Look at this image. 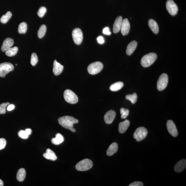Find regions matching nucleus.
<instances>
[{
  "label": "nucleus",
  "instance_id": "1",
  "mask_svg": "<svg viewBox=\"0 0 186 186\" xmlns=\"http://www.w3.org/2000/svg\"><path fill=\"white\" fill-rule=\"evenodd\" d=\"M59 124L63 127L69 129L73 132H75L76 130L73 128L74 124L78 123V120L72 116H65L59 118Z\"/></svg>",
  "mask_w": 186,
  "mask_h": 186
},
{
  "label": "nucleus",
  "instance_id": "2",
  "mask_svg": "<svg viewBox=\"0 0 186 186\" xmlns=\"http://www.w3.org/2000/svg\"><path fill=\"white\" fill-rule=\"evenodd\" d=\"M157 56L155 53H151L145 55L142 58L141 63L142 66L144 67L150 66L154 63L156 60Z\"/></svg>",
  "mask_w": 186,
  "mask_h": 186
},
{
  "label": "nucleus",
  "instance_id": "3",
  "mask_svg": "<svg viewBox=\"0 0 186 186\" xmlns=\"http://www.w3.org/2000/svg\"><path fill=\"white\" fill-rule=\"evenodd\" d=\"M93 165L92 161L89 159H85L81 161L76 166V169L79 171H86L91 168Z\"/></svg>",
  "mask_w": 186,
  "mask_h": 186
},
{
  "label": "nucleus",
  "instance_id": "4",
  "mask_svg": "<svg viewBox=\"0 0 186 186\" xmlns=\"http://www.w3.org/2000/svg\"><path fill=\"white\" fill-rule=\"evenodd\" d=\"M64 97L66 101L69 104H74L78 102V98L76 94L70 90H66L64 91Z\"/></svg>",
  "mask_w": 186,
  "mask_h": 186
},
{
  "label": "nucleus",
  "instance_id": "5",
  "mask_svg": "<svg viewBox=\"0 0 186 186\" xmlns=\"http://www.w3.org/2000/svg\"><path fill=\"white\" fill-rule=\"evenodd\" d=\"M103 67L104 66L101 62H95L90 64L88 67L87 70L89 74L94 75L100 72L102 70Z\"/></svg>",
  "mask_w": 186,
  "mask_h": 186
},
{
  "label": "nucleus",
  "instance_id": "6",
  "mask_svg": "<svg viewBox=\"0 0 186 186\" xmlns=\"http://www.w3.org/2000/svg\"><path fill=\"white\" fill-rule=\"evenodd\" d=\"M14 69V66L9 62H5L0 64V77L4 78L6 74L12 72Z\"/></svg>",
  "mask_w": 186,
  "mask_h": 186
},
{
  "label": "nucleus",
  "instance_id": "7",
  "mask_svg": "<svg viewBox=\"0 0 186 186\" xmlns=\"http://www.w3.org/2000/svg\"><path fill=\"white\" fill-rule=\"evenodd\" d=\"M148 132L146 128L143 127H140L134 132L133 137L136 141H140L146 138Z\"/></svg>",
  "mask_w": 186,
  "mask_h": 186
},
{
  "label": "nucleus",
  "instance_id": "8",
  "mask_svg": "<svg viewBox=\"0 0 186 186\" xmlns=\"http://www.w3.org/2000/svg\"><path fill=\"white\" fill-rule=\"evenodd\" d=\"M168 83V77L166 74H163L159 78L157 84V89L159 91H162L167 87Z\"/></svg>",
  "mask_w": 186,
  "mask_h": 186
},
{
  "label": "nucleus",
  "instance_id": "9",
  "mask_svg": "<svg viewBox=\"0 0 186 186\" xmlns=\"http://www.w3.org/2000/svg\"><path fill=\"white\" fill-rule=\"evenodd\" d=\"M72 36L74 41L76 44L80 45L82 41L83 33L80 29H74L72 32Z\"/></svg>",
  "mask_w": 186,
  "mask_h": 186
},
{
  "label": "nucleus",
  "instance_id": "10",
  "mask_svg": "<svg viewBox=\"0 0 186 186\" xmlns=\"http://www.w3.org/2000/svg\"><path fill=\"white\" fill-rule=\"evenodd\" d=\"M166 8L167 11L172 16H175L178 12V7L173 0H168L167 1Z\"/></svg>",
  "mask_w": 186,
  "mask_h": 186
},
{
  "label": "nucleus",
  "instance_id": "11",
  "mask_svg": "<svg viewBox=\"0 0 186 186\" xmlns=\"http://www.w3.org/2000/svg\"><path fill=\"white\" fill-rule=\"evenodd\" d=\"M167 130L172 136L176 137L178 135V131L175 123L171 120L167 121Z\"/></svg>",
  "mask_w": 186,
  "mask_h": 186
},
{
  "label": "nucleus",
  "instance_id": "12",
  "mask_svg": "<svg viewBox=\"0 0 186 186\" xmlns=\"http://www.w3.org/2000/svg\"><path fill=\"white\" fill-rule=\"evenodd\" d=\"M130 28V23L128 20L125 18L123 20L121 28V33L123 35H128L129 33Z\"/></svg>",
  "mask_w": 186,
  "mask_h": 186
},
{
  "label": "nucleus",
  "instance_id": "13",
  "mask_svg": "<svg viewBox=\"0 0 186 186\" xmlns=\"http://www.w3.org/2000/svg\"><path fill=\"white\" fill-rule=\"evenodd\" d=\"M116 114L115 112L111 110L107 112L104 116V121L106 124H110L114 121L115 118Z\"/></svg>",
  "mask_w": 186,
  "mask_h": 186
},
{
  "label": "nucleus",
  "instance_id": "14",
  "mask_svg": "<svg viewBox=\"0 0 186 186\" xmlns=\"http://www.w3.org/2000/svg\"><path fill=\"white\" fill-rule=\"evenodd\" d=\"M13 43L14 41L12 39L10 38H6L3 42L1 50L3 52H5L8 49L11 48Z\"/></svg>",
  "mask_w": 186,
  "mask_h": 186
},
{
  "label": "nucleus",
  "instance_id": "15",
  "mask_svg": "<svg viewBox=\"0 0 186 186\" xmlns=\"http://www.w3.org/2000/svg\"><path fill=\"white\" fill-rule=\"evenodd\" d=\"M64 69L63 66L61 65L56 60L54 61L53 64V72L55 76L60 75Z\"/></svg>",
  "mask_w": 186,
  "mask_h": 186
},
{
  "label": "nucleus",
  "instance_id": "16",
  "mask_svg": "<svg viewBox=\"0 0 186 186\" xmlns=\"http://www.w3.org/2000/svg\"><path fill=\"white\" fill-rule=\"evenodd\" d=\"M122 21V17L121 16L118 17L116 19L113 26V31L114 33H117L121 30Z\"/></svg>",
  "mask_w": 186,
  "mask_h": 186
},
{
  "label": "nucleus",
  "instance_id": "17",
  "mask_svg": "<svg viewBox=\"0 0 186 186\" xmlns=\"http://www.w3.org/2000/svg\"><path fill=\"white\" fill-rule=\"evenodd\" d=\"M186 167V161L185 159H182L179 161L176 164L174 169L177 172H181L184 170Z\"/></svg>",
  "mask_w": 186,
  "mask_h": 186
},
{
  "label": "nucleus",
  "instance_id": "18",
  "mask_svg": "<svg viewBox=\"0 0 186 186\" xmlns=\"http://www.w3.org/2000/svg\"><path fill=\"white\" fill-rule=\"evenodd\" d=\"M137 45V42L134 40L130 42L126 48V54L128 56L131 55L136 50Z\"/></svg>",
  "mask_w": 186,
  "mask_h": 186
},
{
  "label": "nucleus",
  "instance_id": "19",
  "mask_svg": "<svg viewBox=\"0 0 186 186\" xmlns=\"http://www.w3.org/2000/svg\"><path fill=\"white\" fill-rule=\"evenodd\" d=\"M118 148V146L117 143H112L106 151V155L109 156L114 155L117 152Z\"/></svg>",
  "mask_w": 186,
  "mask_h": 186
},
{
  "label": "nucleus",
  "instance_id": "20",
  "mask_svg": "<svg viewBox=\"0 0 186 186\" xmlns=\"http://www.w3.org/2000/svg\"><path fill=\"white\" fill-rule=\"evenodd\" d=\"M43 156L47 159L53 161L56 160L57 159V157L55 153L50 149H47L46 153L43 154Z\"/></svg>",
  "mask_w": 186,
  "mask_h": 186
},
{
  "label": "nucleus",
  "instance_id": "21",
  "mask_svg": "<svg viewBox=\"0 0 186 186\" xmlns=\"http://www.w3.org/2000/svg\"><path fill=\"white\" fill-rule=\"evenodd\" d=\"M130 124V122L128 120H126L122 122H120L119 126V131L121 133L125 132L128 129Z\"/></svg>",
  "mask_w": 186,
  "mask_h": 186
},
{
  "label": "nucleus",
  "instance_id": "22",
  "mask_svg": "<svg viewBox=\"0 0 186 186\" xmlns=\"http://www.w3.org/2000/svg\"><path fill=\"white\" fill-rule=\"evenodd\" d=\"M149 26L154 33L157 34L159 33V27L158 23L154 20L150 19L149 21Z\"/></svg>",
  "mask_w": 186,
  "mask_h": 186
},
{
  "label": "nucleus",
  "instance_id": "23",
  "mask_svg": "<svg viewBox=\"0 0 186 186\" xmlns=\"http://www.w3.org/2000/svg\"><path fill=\"white\" fill-rule=\"evenodd\" d=\"M26 172L24 169L21 168L19 170L17 174V179L18 181L23 182L26 177Z\"/></svg>",
  "mask_w": 186,
  "mask_h": 186
},
{
  "label": "nucleus",
  "instance_id": "24",
  "mask_svg": "<svg viewBox=\"0 0 186 186\" xmlns=\"http://www.w3.org/2000/svg\"><path fill=\"white\" fill-rule=\"evenodd\" d=\"M64 141V138L63 136L60 133H57L56 135L55 138H52V143L53 144L58 145L63 143Z\"/></svg>",
  "mask_w": 186,
  "mask_h": 186
},
{
  "label": "nucleus",
  "instance_id": "25",
  "mask_svg": "<svg viewBox=\"0 0 186 186\" xmlns=\"http://www.w3.org/2000/svg\"><path fill=\"white\" fill-rule=\"evenodd\" d=\"M124 86V84L122 82H117L111 84L110 86V89L112 91H116L120 90Z\"/></svg>",
  "mask_w": 186,
  "mask_h": 186
},
{
  "label": "nucleus",
  "instance_id": "26",
  "mask_svg": "<svg viewBox=\"0 0 186 186\" xmlns=\"http://www.w3.org/2000/svg\"><path fill=\"white\" fill-rule=\"evenodd\" d=\"M18 48L17 47H14L8 49L5 52L6 55L8 57H13L16 55L17 53Z\"/></svg>",
  "mask_w": 186,
  "mask_h": 186
},
{
  "label": "nucleus",
  "instance_id": "27",
  "mask_svg": "<svg viewBox=\"0 0 186 186\" xmlns=\"http://www.w3.org/2000/svg\"><path fill=\"white\" fill-rule=\"evenodd\" d=\"M12 14L11 12L8 11L5 14L3 15V16L1 17V23H7L8 21L11 17Z\"/></svg>",
  "mask_w": 186,
  "mask_h": 186
},
{
  "label": "nucleus",
  "instance_id": "28",
  "mask_svg": "<svg viewBox=\"0 0 186 186\" xmlns=\"http://www.w3.org/2000/svg\"><path fill=\"white\" fill-rule=\"evenodd\" d=\"M46 30V26L45 25H42L40 26L38 31V35L39 38H41L45 36Z\"/></svg>",
  "mask_w": 186,
  "mask_h": 186
},
{
  "label": "nucleus",
  "instance_id": "29",
  "mask_svg": "<svg viewBox=\"0 0 186 186\" xmlns=\"http://www.w3.org/2000/svg\"><path fill=\"white\" fill-rule=\"evenodd\" d=\"M27 30V24L25 22L21 23L19 25L18 32L21 34L26 33Z\"/></svg>",
  "mask_w": 186,
  "mask_h": 186
},
{
  "label": "nucleus",
  "instance_id": "30",
  "mask_svg": "<svg viewBox=\"0 0 186 186\" xmlns=\"http://www.w3.org/2000/svg\"><path fill=\"white\" fill-rule=\"evenodd\" d=\"M126 98V99L131 101L132 104H134L136 102L138 97L136 93H133V94L127 95Z\"/></svg>",
  "mask_w": 186,
  "mask_h": 186
},
{
  "label": "nucleus",
  "instance_id": "31",
  "mask_svg": "<svg viewBox=\"0 0 186 186\" xmlns=\"http://www.w3.org/2000/svg\"><path fill=\"white\" fill-rule=\"evenodd\" d=\"M38 62V57H37L36 54L35 53H33L31 54L30 63H31L32 66H34L36 65Z\"/></svg>",
  "mask_w": 186,
  "mask_h": 186
},
{
  "label": "nucleus",
  "instance_id": "32",
  "mask_svg": "<svg viewBox=\"0 0 186 186\" xmlns=\"http://www.w3.org/2000/svg\"><path fill=\"white\" fill-rule=\"evenodd\" d=\"M10 104L9 102L3 103L0 104V114H4L6 112V108Z\"/></svg>",
  "mask_w": 186,
  "mask_h": 186
},
{
  "label": "nucleus",
  "instance_id": "33",
  "mask_svg": "<svg viewBox=\"0 0 186 186\" xmlns=\"http://www.w3.org/2000/svg\"><path fill=\"white\" fill-rule=\"evenodd\" d=\"M120 114H121V118L122 119H126L127 117L129 114V110L127 109H125L124 108H121Z\"/></svg>",
  "mask_w": 186,
  "mask_h": 186
},
{
  "label": "nucleus",
  "instance_id": "34",
  "mask_svg": "<svg viewBox=\"0 0 186 186\" xmlns=\"http://www.w3.org/2000/svg\"><path fill=\"white\" fill-rule=\"evenodd\" d=\"M47 11L46 8L45 7H41L39 9L37 14L39 17L40 18H42L44 16Z\"/></svg>",
  "mask_w": 186,
  "mask_h": 186
},
{
  "label": "nucleus",
  "instance_id": "35",
  "mask_svg": "<svg viewBox=\"0 0 186 186\" xmlns=\"http://www.w3.org/2000/svg\"><path fill=\"white\" fill-rule=\"evenodd\" d=\"M18 135L19 137L23 139H27L28 138L29 135L27 134L26 132L23 130H20L18 133Z\"/></svg>",
  "mask_w": 186,
  "mask_h": 186
},
{
  "label": "nucleus",
  "instance_id": "36",
  "mask_svg": "<svg viewBox=\"0 0 186 186\" xmlns=\"http://www.w3.org/2000/svg\"><path fill=\"white\" fill-rule=\"evenodd\" d=\"M6 145V141L4 138H0V150L5 148Z\"/></svg>",
  "mask_w": 186,
  "mask_h": 186
},
{
  "label": "nucleus",
  "instance_id": "37",
  "mask_svg": "<svg viewBox=\"0 0 186 186\" xmlns=\"http://www.w3.org/2000/svg\"><path fill=\"white\" fill-rule=\"evenodd\" d=\"M102 33L104 35H111V33L110 31L109 28L108 27H106L103 30Z\"/></svg>",
  "mask_w": 186,
  "mask_h": 186
},
{
  "label": "nucleus",
  "instance_id": "38",
  "mask_svg": "<svg viewBox=\"0 0 186 186\" xmlns=\"http://www.w3.org/2000/svg\"><path fill=\"white\" fill-rule=\"evenodd\" d=\"M143 184L142 182L139 181L134 182L130 184L129 186H143Z\"/></svg>",
  "mask_w": 186,
  "mask_h": 186
},
{
  "label": "nucleus",
  "instance_id": "39",
  "mask_svg": "<svg viewBox=\"0 0 186 186\" xmlns=\"http://www.w3.org/2000/svg\"><path fill=\"white\" fill-rule=\"evenodd\" d=\"M97 40L98 43L101 44H102L104 43V40L103 37L101 36H99L97 38Z\"/></svg>",
  "mask_w": 186,
  "mask_h": 186
},
{
  "label": "nucleus",
  "instance_id": "40",
  "mask_svg": "<svg viewBox=\"0 0 186 186\" xmlns=\"http://www.w3.org/2000/svg\"><path fill=\"white\" fill-rule=\"evenodd\" d=\"M15 106L13 104H9L8 105L7 107V110L8 111H11L14 109Z\"/></svg>",
  "mask_w": 186,
  "mask_h": 186
},
{
  "label": "nucleus",
  "instance_id": "41",
  "mask_svg": "<svg viewBox=\"0 0 186 186\" xmlns=\"http://www.w3.org/2000/svg\"><path fill=\"white\" fill-rule=\"evenodd\" d=\"M25 131L29 136L31 134L32 130L30 128H27V129L25 130Z\"/></svg>",
  "mask_w": 186,
  "mask_h": 186
},
{
  "label": "nucleus",
  "instance_id": "42",
  "mask_svg": "<svg viewBox=\"0 0 186 186\" xmlns=\"http://www.w3.org/2000/svg\"><path fill=\"white\" fill-rule=\"evenodd\" d=\"M4 186V182L2 180L0 179V186Z\"/></svg>",
  "mask_w": 186,
  "mask_h": 186
}]
</instances>
